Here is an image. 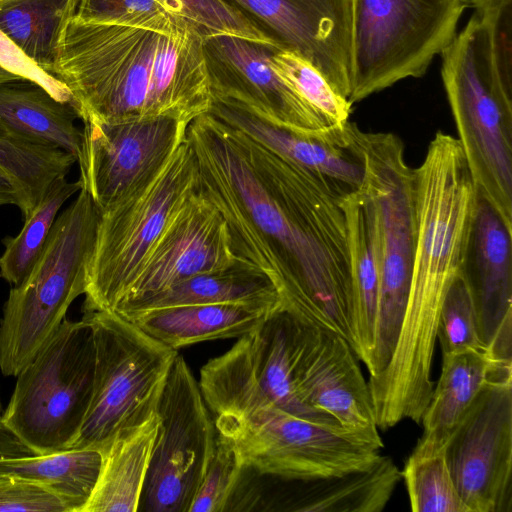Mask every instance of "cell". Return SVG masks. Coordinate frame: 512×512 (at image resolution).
I'll return each instance as SVG.
<instances>
[{
	"instance_id": "17",
	"label": "cell",
	"mask_w": 512,
	"mask_h": 512,
	"mask_svg": "<svg viewBox=\"0 0 512 512\" xmlns=\"http://www.w3.org/2000/svg\"><path fill=\"white\" fill-rule=\"evenodd\" d=\"M278 45L304 58L348 99L352 77V0H226Z\"/></svg>"
},
{
	"instance_id": "2",
	"label": "cell",
	"mask_w": 512,
	"mask_h": 512,
	"mask_svg": "<svg viewBox=\"0 0 512 512\" xmlns=\"http://www.w3.org/2000/svg\"><path fill=\"white\" fill-rule=\"evenodd\" d=\"M205 36L167 11L71 18L52 76L84 122L170 117L190 124L212 103Z\"/></svg>"
},
{
	"instance_id": "11",
	"label": "cell",
	"mask_w": 512,
	"mask_h": 512,
	"mask_svg": "<svg viewBox=\"0 0 512 512\" xmlns=\"http://www.w3.org/2000/svg\"><path fill=\"white\" fill-rule=\"evenodd\" d=\"M308 326L280 305L228 351L210 359L201 368L199 387L214 416L274 407L343 430L333 417L305 405L296 393L294 369Z\"/></svg>"
},
{
	"instance_id": "33",
	"label": "cell",
	"mask_w": 512,
	"mask_h": 512,
	"mask_svg": "<svg viewBox=\"0 0 512 512\" xmlns=\"http://www.w3.org/2000/svg\"><path fill=\"white\" fill-rule=\"evenodd\" d=\"M273 70L313 109L334 125L348 121L352 104L337 94L308 61L288 50L274 49L269 58Z\"/></svg>"
},
{
	"instance_id": "6",
	"label": "cell",
	"mask_w": 512,
	"mask_h": 512,
	"mask_svg": "<svg viewBox=\"0 0 512 512\" xmlns=\"http://www.w3.org/2000/svg\"><path fill=\"white\" fill-rule=\"evenodd\" d=\"M99 211L87 191L55 220L36 263L3 307L0 370L17 376L65 319L85 292L86 267L94 246Z\"/></svg>"
},
{
	"instance_id": "38",
	"label": "cell",
	"mask_w": 512,
	"mask_h": 512,
	"mask_svg": "<svg viewBox=\"0 0 512 512\" xmlns=\"http://www.w3.org/2000/svg\"><path fill=\"white\" fill-rule=\"evenodd\" d=\"M0 66L23 80L42 86L59 101L70 103V95L65 85L40 68L1 30Z\"/></svg>"
},
{
	"instance_id": "34",
	"label": "cell",
	"mask_w": 512,
	"mask_h": 512,
	"mask_svg": "<svg viewBox=\"0 0 512 512\" xmlns=\"http://www.w3.org/2000/svg\"><path fill=\"white\" fill-rule=\"evenodd\" d=\"M156 1L167 12L186 20L205 37L231 35L279 48L261 27L226 0Z\"/></svg>"
},
{
	"instance_id": "19",
	"label": "cell",
	"mask_w": 512,
	"mask_h": 512,
	"mask_svg": "<svg viewBox=\"0 0 512 512\" xmlns=\"http://www.w3.org/2000/svg\"><path fill=\"white\" fill-rule=\"evenodd\" d=\"M238 261L223 214L198 190L168 224L118 305Z\"/></svg>"
},
{
	"instance_id": "26",
	"label": "cell",
	"mask_w": 512,
	"mask_h": 512,
	"mask_svg": "<svg viewBox=\"0 0 512 512\" xmlns=\"http://www.w3.org/2000/svg\"><path fill=\"white\" fill-rule=\"evenodd\" d=\"M159 426L155 413L142 425L121 433L101 452L93 493L81 512H136Z\"/></svg>"
},
{
	"instance_id": "24",
	"label": "cell",
	"mask_w": 512,
	"mask_h": 512,
	"mask_svg": "<svg viewBox=\"0 0 512 512\" xmlns=\"http://www.w3.org/2000/svg\"><path fill=\"white\" fill-rule=\"evenodd\" d=\"M280 305H182L143 312L126 320L177 350L202 341L246 335L261 325Z\"/></svg>"
},
{
	"instance_id": "39",
	"label": "cell",
	"mask_w": 512,
	"mask_h": 512,
	"mask_svg": "<svg viewBox=\"0 0 512 512\" xmlns=\"http://www.w3.org/2000/svg\"><path fill=\"white\" fill-rule=\"evenodd\" d=\"M16 205L22 215L25 214V203L18 185L0 168V206Z\"/></svg>"
},
{
	"instance_id": "16",
	"label": "cell",
	"mask_w": 512,
	"mask_h": 512,
	"mask_svg": "<svg viewBox=\"0 0 512 512\" xmlns=\"http://www.w3.org/2000/svg\"><path fill=\"white\" fill-rule=\"evenodd\" d=\"M276 48L231 35L206 36L212 98L235 102L301 133H321L334 126L273 70L269 58Z\"/></svg>"
},
{
	"instance_id": "23",
	"label": "cell",
	"mask_w": 512,
	"mask_h": 512,
	"mask_svg": "<svg viewBox=\"0 0 512 512\" xmlns=\"http://www.w3.org/2000/svg\"><path fill=\"white\" fill-rule=\"evenodd\" d=\"M69 102L53 97L42 86L27 80L0 83V136L59 148L76 159L82 131Z\"/></svg>"
},
{
	"instance_id": "28",
	"label": "cell",
	"mask_w": 512,
	"mask_h": 512,
	"mask_svg": "<svg viewBox=\"0 0 512 512\" xmlns=\"http://www.w3.org/2000/svg\"><path fill=\"white\" fill-rule=\"evenodd\" d=\"M102 454L96 449H66L42 455L0 457V475L39 483L56 493L69 512H81L96 486Z\"/></svg>"
},
{
	"instance_id": "3",
	"label": "cell",
	"mask_w": 512,
	"mask_h": 512,
	"mask_svg": "<svg viewBox=\"0 0 512 512\" xmlns=\"http://www.w3.org/2000/svg\"><path fill=\"white\" fill-rule=\"evenodd\" d=\"M415 241L405 315L392 359L369 387L377 419L420 423L444 297L460 276L478 192L459 141L438 131L414 169Z\"/></svg>"
},
{
	"instance_id": "1",
	"label": "cell",
	"mask_w": 512,
	"mask_h": 512,
	"mask_svg": "<svg viewBox=\"0 0 512 512\" xmlns=\"http://www.w3.org/2000/svg\"><path fill=\"white\" fill-rule=\"evenodd\" d=\"M199 191L223 214L239 260L264 272L281 306L355 353L344 185L292 163L208 112L190 122Z\"/></svg>"
},
{
	"instance_id": "29",
	"label": "cell",
	"mask_w": 512,
	"mask_h": 512,
	"mask_svg": "<svg viewBox=\"0 0 512 512\" xmlns=\"http://www.w3.org/2000/svg\"><path fill=\"white\" fill-rule=\"evenodd\" d=\"M80 0H4L0 30L32 61L52 75L60 37Z\"/></svg>"
},
{
	"instance_id": "35",
	"label": "cell",
	"mask_w": 512,
	"mask_h": 512,
	"mask_svg": "<svg viewBox=\"0 0 512 512\" xmlns=\"http://www.w3.org/2000/svg\"><path fill=\"white\" fill-rule=\"evenodd\" d=\"M243 472L233 444L217 432L212 457L189 512L227 511Z\"/></svg>"
},
{
	"instance_id": "42",
	"label": "cell",
	"mask_w": 512,
	"mask_h": 512,
	"mask_svg": "<svg viewBox=\"0 0 512 512\" xmlns=\"http://www.w3.org/2000/svg\"><path fill=\"white\" fill-rule=\"evenodd\" d=\"M475 10L483 8L490 0H469Z\"/></svg>"
},
{
	"instance_id": "43",
	"label": "cell",
	"mask_w": 512,
	"mask_h": 512,
	"mask_svg": "<svg viewBox=\"0 0 512 512\" xmlns=\"http://www.w3.org/2000/svg\"><path fill=\"white\" fill-rule=\"evenodd\" d=\"M2 1H4V0H0V3H1Z\"/></svg>"
},
{
	"instance_id": "15",
	"label": "cell",
	"mask_w": 512,
	"mask_h": 512,
	"mask_svg": "<svg viewBox=\"0 0 512 512\" xmlns=\"http://www.w3.org/2000/svg\"><path fill=\"white\" fill-rule=\"evenodd\" d=\"M188 124L170 117L84 122L77 158L81 189L99 211L152 177L186 140Z\"/></svg>"
},
{
	"instance_id": "21",
	"label": "cell",
	"mask_w": 512,
	"mask_h": 512,
	"mask_svg": "<svg viewBox=\"0 0 512 512\" xmlns=\"http://www.w3.org/2000/svg\"><path fill=\"white\" fill-rule=\"evenodd\" d=\"M511 248L512 230L478 194L460 276L471 297L486 350L500 333L512 329Z\"/></svg>"
},
{
	"instance_id": "37",
	"label": "cell",
	"mask_w": 512,
	"mask_h": 512,
	"mask_svg": "<svg viewBox=\"0 0 512 512\" xmlns=\"http://www.w3.org/2000/svg\"><path fill=\"white\" fill-rule=\"evenodd\" d=\"M69 512L67 504L47 487L23 478L0 475V512Z\"/></svg>"
},
{
	"instance_id": "40",
	"label": "cell",
	"mask_w": 512,
	"mask_h": 512,
	"mask_svg": "<svg viewBox=\"0 0 512 512\" xmlns=\"http://www.w3.org/2000/svg\"><path fill=\"white\" fill-rule=\"evenodd\" d=\"M27 455L33 453L0 422V457Z\"/></svg>"
},
{
	"instance_id": "5",
	"label": "cell",
	"mask_w": 512,
	"mask_h": 512,
	"mask_svg": "<svg viewBox=\"0 0 512 512\" xmlns=\"http://www.w3.org/2000/svg\"><path fill=\"white\" fill-rule=\"evenodd\" d=\"M364 172L357 188L375 243L379 295L368 386L376 384L394 354L408 301L415 241L414 169L402 140L386 132L360 134Z\"/></svg>"
},
{
	"instance_id": "10",
	"label": "cell",
	"mask_w": 512,
	"mask_h": 512,
	"mask_svg": "<svg viewBox=\"0 0 512 512\" xmlns=\"http://www.w3.org/2000/svg\"><path fill=\"white\" fill-rule=\"evenodd\" d=\"M467 0H352L353 105L422 76L451 44Z\"/></svg>"
},
{
	"instance_id": "41",
	"label": "cell",
	"mask_w": 512,
	"mask_h": 512,
	"mask_svg": "<svg viewBox=\"0 0 512 512\" xmlns=\"http://www.w3.org/2000/svg\"><path fill=\"white\" fill-rule=\"evenodd\" d=\"M19 80H23V79L5 69H3L0 66V83L13 82V81H19Z\"/></svg>"
},
{
	"instance_id": "32",
	"label": "cell",
	"mask_w": 512,
	"mask_h": 512,
	"mask_svg": "<svg viewBox=\"0 0 512 512\" xmlns=\"http://www.w3.org/2000/svg\"><path fill=\"white\" fill-rule=\"evenodd\" d=\"M401 473L412 511L469 512L455 487L444 450L429 455L411 453Z\"/></svg>"
},
{
	"instance_id": "4",
	"label": "cell",
	"mask_w": 512,
	"mask_h": 512,
	"mask_svg": "<svg viewBox=\"0 0 512 512\" xmlns=\"http://www.w3.org/2000/svg\"><path fill=\"white\" fill-rule=\"evenodd\" d=\"M441 56L457 140L477 192L512 230V85L499 69L486 18L475 12Z\"/></svg>"
},
{
	"instance_id": "27",
	"label": "cell",
	"mask_w": 512,
	"mask_h": 512,
	"mask_svg": "<svg viewBox=\"0 0 512 512\" xmlns=\"http://www.w3.org/2000/svg\"><path fill=\"white\" fill-rule=\"evenodd\" d=\"M351 264L355 355L370 367L379 295V271L372 227L358 190L342 199Z\"/></svg>"
},
{
	"instance_id": "31",
	"label": "cell",
	"mask_w": 512,
	"mask_h": 512,
	"mask_svg": "<svg viewBox=\"0 0 512 512\" xmlns=\"http://www.w3.org/2000/svg\"><path fill=\"white\" fill-rule=\"evenodd\" d=\"M77 159L59 148L46 147L0 136V168L18 185L26 218L51 183L66 176Z\"/></svg>"
},
{
	"instance_id": "7",
	"label": "cell",
	"mask_w": 512,
	"mask_h": 512,
	"mask_svg": "<svg viewBox=\"0 0 512 512\" xmlns=\"http://www.w3.org/2000/svg\"><path fill=\"white\" fill-rule=\"evenodd\" d=\"M198 190V164L186 138L152 177L98 210L86 267L85 313L112 311L119 304L168 224Z\"/></svg>"
},
{
	"instance_id": "22",
	"label": "cell",
	"mask_w": 512,
	"mask_h": 512,
	"mask_svg": "<svg viewBox=\"0 0 512 512\" xmlns=\"http://www.w3.org/2000/svg\"><path fill=\"white\" fill-rule=\"evenodd\" d=\"M442 370L422 417L423 434L412 454L429 455L444 447L482 386L512 375V367L495 363L487 350H465L442 356Z\"/></svg>"
},
{
	"instance_id": "8",
	"label": "cell",
	"mask_w": 512,
	"mask_h": 512,
	"mask_svg": "<svg viewBox=\"0 0 512 512\" xmlns=\"http://www.w3.org/2000/svg\"><path fill=\"white\" fill-rule=\"evenodd\" d=\"M94 369L89 318L64 319L16 376L0 422L35 455L70 449L91 402Z\"/></svg>"
},
{
	"instance_id": "14",
	"label": "cell",
	"mask_w": 512,
	"mask_h": 512,
	"mask_svg": "<svg viewBox=\"0 0 512 512\" xmlns=\"http://www.w3.org/2000/svg\"><path fill=\"white\" fill-rule=\"evenodd\" d=\"M444 455L469 512L512 511V375L482 386Z\"/></svg>"
},
{
	"instance_id": "30",
	"label": "cell",
	"mask_w": 512,
	"mask_h": 512,
	"mask_svg": "<svg viewBox=\"0 0 512 512\" xmlns=\"http://www.w3.org/2000/svg\"><path fill=\"white\" fill-rule=\"evenodd\" d=\"M80 190L79 179L68 182L66 176H60L51 183L24 218L21 231L14 237L2 240L5 249L0 256L1 278L14 286L26 278L45 246L59 209Z\"/></svg>"
},
{
	"instance_id": "36",
	"label": "cell",
	"mask_w": 512,
	"mask_h": 512,
	"mask_svg": "<svg viewBox=\"0 0 512 512\" xmlns=\"http://www.w3.org/2000/svg\"><path fill=\"white\" fill-rule=\"evenodd\" d=\"M437 338L442 356L465 350H486L478 331L476 312L467 290L459 276L449 287L439 314Z\"/></svg>"
},
{
	"instance_id": "18",
	"label": "cell",
	"mask_w": 512,
	"mask_h": 512,
	"mask_svg": "<svg viewBox=\"0 0 512 512\" xmlns=\"http://www.w3.org/2000/svg\"><path fill=\"white\" fill-rule=\"evenodd\" d=\"M354 356L344 338L309 325L294 369L296 393L354 439L381 449L369 386Z\"/></svg>"
},
{
	"instance_id": "9",
	"label": "cell",
	"mask_w": 512,
	"mask_h": 512,
	"mask_svg": "<svg viewBox=\"0 0 512 512\" xmlns=\"http://www.w3.org/2000/svg\"><path fill=\"white\" fill-rule=\"evenodd\" d=\"M94 336L91 402L70 449L104 451L156 413L175 349L108 310L85 313Z\"/></svg>"
},
{
	"instance_id": "13",
	"label": "cell",
	"mask_w": 512,
	"mask_h": 512,
	"mask_svg": "<svg viewBox=\"0 0 512 512\" xmlns=\"http://www.w3.org/2000/svg\"><path fill=\"white\" fill-rule=\"evenodd\" d=\"M199 384L177 354L159 398V426L138 511L189 512L212 457L216 427Z\"/></svg>"
},
{
	"instance_id": "12",
	"label": "cell",
	"mask_w": 512,
	"mask_h": 512,
	"mask_svg": "<svg viewBox=\"0 0 512 512\" xmlns=\"http://www.w3.org/2000/svg\"><path fill=\"white\" fill-rule=\"evenodd\" d=\"M216 431L234 446L241 464L260 475L306 479L366 469L380 449L340 429L274 407L214 416Z\"/></svg>"
},
{
	"instance_id": "20",
	"label": "cell",
	"mask_w": 512,
	"mask_h": 512,
	"mask_svg": "<svg viewBox=\"0 0 512 512\" xmlns=\"http://www.w3.org/2000/svg\"><path fill=\"white\" fill-rule=\"evenodd\" d=\"M209 114L238 129L282 158L336 181L350 190L362 182L361 131L355 123L306 134L280 126L232 101L212 98Z\"/></svg>"
},
{
	"instance_id": "25",
	"label": "cell",
	"mask_w": 512,
	"mask_h": 512,
	"mask_svg": "<svg viewBox=\"0 0 512 512\" xmlns=\"http://www.w3.org/2000/svg\"><path fill=\"white\" fill-rule=\"evenodd\" d=\"M280 305L278 292L256 266L238 261L214 272L199 274L148 297L118 305L112 311L125 319L137 314L195 304Z\"/></svg>"
}]
</instances>
